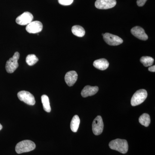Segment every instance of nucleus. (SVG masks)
<instances>
[{
    "mask_svg": "<svg viewBox=\"0 0 155 155\" xmlns=\"http://www.w3.org/2000/svg\"><path fill=\"white\" fill-rule=\"evenodd\" d=\"M109 147L111 149L115 150L123 154L127 153L128 149L127 140L120 139H116L110 142Z\"/></svg>",
    "mask_w": 155,
    "mask_h": 155,
    "instance_id": "1",
    "label": "nucleus"
},
{
    "mask_svg": "<svg viewBox=\"0 0 155 155\" xmlns=\"http://www.w3.org/2000/svg\"><path fill=\"white\" fill-rule=\"evenodd\" d=\"M36 147L35 143L30 140H24L19 142L16 145L15 150L18 154L28 152L33 150Z\"/></svg>",
    "mask_w": 155,
    "mask_h": 155,
    "instance_id": "2",
    "label": "nucleus"
},
{
    "mask_svg": "<svg viewBox=\"0 0 155 155\" xmlns=\"http://www.w3.org/2000/svg\"><path fill=\"white\" fill-rule=\"evenodd\" d=\"M147 97V93L145 89H140L133 95L131 99V105L133 107L139 105L144 101Z\"/></svg>",
    "mask_w": 155,
    "mask_h": 155,
    "instance_id": "3",
    "label": "nucleus"
},
{
    "mask_svg": "<svg viewBox=\"0 0 155 155\" xmlns=\"http://www.w3.org/2000/svg\"><path fill=\"white\" fill-rule=\"evenodd\" d=\"M19 53L18 52H16L14 53L13 57L7 61L5 68L6 71L8 73H13L19 67L18 61L19 59Z\"/></svg>",
    "mask_w": 155,
    "mask_h": 155,
    "instance_id": "4",
    "label": "nucleus"
},
{
    "mask_svg": "<svg viewBox=\"0 0 155 155\" xmlns=\"http://www.w3.org/2000/svg\"><path fill=\"white\" fill-rule=\"evenodd\" d=\"M17 96L20 101L24 102L29 105H34L35 104V100L33 95L29 92L22 91L17 94Z\"/></svg>",
    "mask_w": 155,
    "mask_h": 155,
    "instance_id": "5",
    "label": "nucleus"
},
{
    "mask_svg": "<svg viewBox=\"0 0 155 155\" xmlns=\"http://www.w3.org/2000/svg\"><path fill=\"white\" fill-rule=\"evenodd\" d=\"M104 40L107 44L111 46H117L123 42V40L117 35L106 33L103 35Z\"/></svg>",
    "mask_w": 155,
    "mask_h": 155,
    "instance_id": "6",
    "label": "nucleus"
},
{
    "mask_svg": "<svg viewBox=\"0 0 155 155\" xmlns=\"http://www.w3.org/2000/svg\"><path fill=\"white\" fill-rule=\"evenodd\" d=\"M116 5V0H97L95 3L96 8L102 10L112 8Z\"/></svg>",
    "mask_w": 155,
    "mask_h": 155,
    "instance_id": "7",
    "label": "nucleus"
},
{
    "mask_svg": "<svg viewBox=\"0 0 155 155\" xmlns=\"http://www.w3.org/2000/svg\"><path fill=\"white\" fill-rule=\"evenodd\" d=\"M104 122L101 116H97L92 123V130L96 135H100L103 132L104 129Z\"/></svg>",
    "mask_w": 155,
    "mask_h": 155,
    "instance_id": "8",
    "label": "nucleus"
},
{
    "mask_svg": "<svg viewBox=\"0 0 155 155\" xmlns=\"http://www.w3.org/2000/svg\"><path fill=\"white\" fill-rule=\"evenodd\" d=\"M33 19V16L31 13L30 12H25L17 17L16 22L19 25H27L32 22Z\"/></svg>",
    "mask_w": 155,
    "mask_h": 155,
    "instance_id": "9",
    "label": "nucleus"
},
{
    "mask_svg": "<svg viewBox=\"0 0 155 155\" xmlns=\"http://www.w3.org/2000/svg\"><path fill=\"white\" fill-rule=\"evenodd\" d=\"M25 29L28 33H38L42 30L43 25L41 22L40 21H32L27 25Z\"/></svg>",
    "mask_w": 155,
    "mask_h": 155,
    "instance_id": "10",
    "label": "nucleus"
},
{
    "mask_svg": "<svg viewBox=\"0 0 155 155\" xmlns=\"http://www.w3.org/2000/svg\"><path fill=\"white\" fill-rule=\"evenodd\" d=\"M131 32L134 36L141 40L146 41L148 37L145 32L144 29L140 26H135L131 29Z\"/></svg>",
    "mask_w": 155,
    "mask_h": 155,
    "instance_id": "11",
    "label": "nucleus"
},
{
    "mask_svg": "<svg viewBox=\"0 0 155 155\" xmlns=\"http://www.w3.org/2000/svg\"><path fill=\"white\" fill-rule=\"evenodd\" d=\"M78 79L77 72L75 71L67 72L65 76V80L69 86H72L75 84Z\"/></svg>",
    "mask_w": 155,
    "mask_h": 155,
    "instance_id": "12",
    "label": "nucleus"
},
{
    "mask_svg": "<svg viewBox=\"0 0 155 155\" xmlns=\"http://www.w3.org/2000/svg\"><path fill=\"white\" fill-rule=\"evenodd\" d=\"M99 88L97 86H91L87 85L84 87L81 92V95L83 97L94 95L98 91Z\"/></svg>",
    "mask_w": 155,
    "mask_h": 155,
    "instance_id": "13",
    "label": "nucleus"
},
{
    "mask_svg": "<svg viewBox=\"0 0 155 155\" xmlns=\"http://www.w3.org/2000/svg\"><path fill=\"white\" fill-rule=\"evenodd\" d=\"M93 65L97 69L101 70H104L109 67V63L106 59L102 58L95 61L94 62Z\"/></svg>",
    "mask_w": 155,
    "mask_h": 155,
    "instance_id": "14",
    "label": "nucleus"
},
{
    "mask_svg": "<svg viewBox=\"0 0 155 155\" xmlns=\"http://www.w3.org/2000/svg\"><path fill=\"white\" fill-rule=\"evenodd\" d=\"M72 31L73 35L78 37H82L85 35L84 28L80 25H75L72 26Z\"/></svg>",
    "mask_w": 155,
    "mask_h": 155,
    "instance_id": "15",
    "label": "nucleus"
},
{
    "mask_svg": "<svg viewBox=\"0 0 155 155\" xmlns=\"http://www.w3.org/2000/svg\"><path fill=\"white\" fill-rule=\"evenodd\" d=\"M80 119L78 115L73 116L70 124V128L73 132H77L80 125Z\"/></svg>",
    "mask_w": 155,
    "mask_h": 155,
    "instance_id": "16",
    "label": "nucleus"
},
{
    "mask_svg": "<svg viewBox=\"0 0 155 155\" xmlns=\"http://www.w3.org/2000/svg\"><path fill=\"white\" fill-rule=\"evenodd\" d=\"M41 99L44 110L48 113L51 112V107L50 106L48 97L46 95H43L41 97Z\"/></svg>",
    "mask_w": 155,
    "mask_h": 155,
    "instance_id": "17",
    "label": "nucleus"
},
{
    "mask_svg": "<svg viewBox=\"0 0 155 155\" xmlns=\"http://www.w3.org/2000/svg\"><path fill=\"white\" fill-rule=\"evenodd\" d=\"M139 122L145 127H148L150 123V115L147 114H143L139 118Z\"/></svg>",
    "mask_w": 155,
    "mask_h": 155,
    "instance_id": "18",
    "label": "nucleus"
},
{
    "mask_svg": "<svg viewBox=\"0 0 155 155\" xmlns=\"http://www.w3.org/2000/svg\"><path fill=\"white\" fill-rule=\"evenodd\" d=\"M153 58L150 57L144 56L141 57L140 59V62L143 64V66L145 67H150L154 63Z\"/></svg>",
    "mask_w": 155,
    "mask_h": 155,
    "instance_id": "19",
    "label": "nucleus"
},
{
    "mask_svg": "<svg viewBox=\"0 0 155 155\" xmlns=\"http://www.w3.org/2000/svg\"><path fill=\"white\" fill-rule=\"evenodd\" d=\"M26 62L29 66H31L36 64L38 61V59L35 54H29L26 58Z\"/></svg>",
    "mask_w": 155,
    "mask_h": 155,
    "instance_id": "20",
    "label": "nucleus"
},
{
    "mask_svg": "<svg viewBox=\"0 0 155 155\" xmlns=\"http://www.w3.org/2000/svg\"><path fill=\"white\" fill-rule=\"evenodd\" d=\"M73 1L74 0H58L59 4L64 6L71 5L73 3Z\"/></svg>",
    "mask_w": 155,
    "mask_h": 155,
    "instance_id": "21",
    "label": "nucleus"
},
{
    "mask_svg": "<svg viewBox=\"0 0 155 155\" xmlns=\"http://www.w3.org/2000/svg\"><path fill=\"white\" fill-rule=\"evenodd\" d=\"M147 0H137V4L139 7H143L144 6Z\"/></svg>",
    "mask_w": 155,
    "mask_h": 155,
    "instance_id": "22",
    "label": "nucleus"
},
{
    "mask_svg": "<svg viewBox=\"0 0 155 155\" xmlns=\"http://www.w3.org/2000/svg\"><path fill=\"white\" fill-rule=\"evenodd\" d=\"M149 71H150V72H155V66H150L149 68L148 69Z\"/></svg>",
    "mask_w": 155,
    "mask_h": 155,
    "instance_id": "23",
    "label": "nucleus"
},
{
    "mask_svg": "<svg viewBox=\"0 0 155 155\" xmlns=\"http://www.w3.org/2000/svg\"><path fill=\"white\" fill-rule=\"evenodd\" d=\"M2 125H1V124H0V130H2Z\"/></svg>",
    "mask_w": 155,
    "mask_h": 155,
    "instance_id": "24",
    "label": "nucleus"
},
{
    "mask_svg": "<svg viewBox=\"0 0 155 155\" xmlns=\"http://www.w3.org/2000/svg\"><path fill=\"white\" fill-rule=\"evenodd\" d=\"M104 35V34H102V35H103H103Z\"/></svg>",
    "mask_w": 155,
    "mask_h": 155,
    "instance_id": "25",
    "label": "nucleus"
}]
</instances>
